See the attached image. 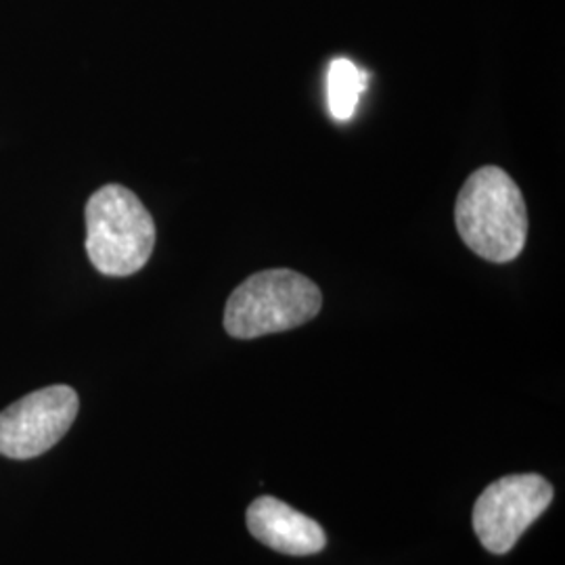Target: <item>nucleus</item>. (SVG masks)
I'll list each match as a JSON object with an SVG mask.
<instances>
[{
    "mask_svg": "<svg viewBox=\"0 0 565 565\" xmlns=\"http://www.w3.org/2000/svg\"><path fill=\"white\" fill-rule=\"evenodd\" d=\"M156 223L141 200L121 184H105L86 203V252L107 277H130L149 263Z\"/></svg>",
    "mask_w": 565,
    "mask_h": 565,
    "instance_id": "nucleus-2",
    "label": "nucleus"
},
{
    "mask_svg": "<svg viewBox=\"0 0 565 565\" xmlns=\"http://www.w3.org/2000/svg\"><path fill=\"white\" fill-rule=\"evenodd\" d=\"M321 306V289L308 277L287 268L263 270L231 294L224 329L231 338L254 340L312 321Z\"/></svg>",
    "mask_w": 565,
    "mask_h": 565,
    "instance_id": "nucleus-3",
    "label": "nucleus"
},
{
    "mask_svg": "<svg viewBox=\"0 0 565 565\" xmlns=\"http://www.w3.org/2000/svg\"><path fill=\"white\" fill-rule=\"evenodd\" d=\"M247 527L256 541L285 555H315L327 545L321 525L275 497H260L249 505Z\"/></svg>",
    "mask_w": 565,
    "mask_h": 565,
    "instance_id": "nucleus-6",
    "label": "nucleus"
},
{
    "mask_svg": "<svg viewBox=\"0 0 565 565\" xmlns=\"http://www.w3.org/2000/svg\"><path fill=\"white\" fill-rule=\"evenodd\" d=\"M455 224L465 245L494 264L515 260L527 239V212L520 186L497 166L476 170L455 203Z\"/></svg>",
    "mask_w": 565,
    "mask_h": 565,
    "instance_id": "nucleus-1",
    "label": "nucleus"
},
{
    "mask_svg": "<svg viewBox=\"0 0 565 565\" xmlns=\"http://www.w3.org/2000/svg\"><path fill=\"white\" fill-rule=\"evenodd\" d=\"M553 501V488L536 473L507 476L486 488L473 507V530L494 555H505Z\"/></svg>",
    "mask_w": 565,
    "mask_h": 565,
    "instance_id": "nucleus-4",
    "label": "nucleus"
},
{
    "mask_svg": "<svg viewBox=\"0 0 565 565\" xmlns=\"http://www.w3.org/2000/svg\"><path fill=\"white\" fill-rule=\"evenodd\" d=\"M81 401L70 385L32 392L0 413V455L34 459L60 443L78 417Z\"/></svg>",
    "mask_w": 565,
    "mask_h": 565,
    "instance_id": "nucleus-5",
    "label": "nucleus"
},
{
    "mask_svg": "<svg viewBox=\"0 0 565 565\" xmlns=\"http://www.w3.org/2000/svg\"><path fill=\"white\" fill-rule=\"evenodd\" d=\"M369 84V74L354 61L338 57L327 74V103L335 120L348 121L354 114Z\"/></svg>",
    "mask_w": 565,
    "mask_h": 565,
    "instance_id": "nucleus-7",
    "label": "nucleus"
}]
</instances>
